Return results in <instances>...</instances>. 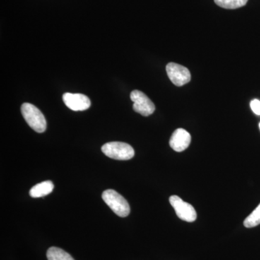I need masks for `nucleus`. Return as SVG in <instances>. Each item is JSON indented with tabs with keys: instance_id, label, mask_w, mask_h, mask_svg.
I'll list each match as a JSON object with an SVG mask.
<instances>
[{
	"instance_id": "10",
	"label": "nucleus",
	"mask_w": 260,
	"mask_h": 260,
	"mask_svg": "<svg viewBox=\"0 0 260 260\" xmlns=\"http://www.w3.org/2000/svg\"><path fill=\"white\" fill-rule=\"evenodd\" d=\"M47 256L48 260H75L68 252L55 246L48 249Z\"/></svg>"
},
{
	"instance_id": "5",
	"label": "nucleus",
	"mask_w": 260,
	"mask_h": 260,
	"mask_svg": "<svg viewBox=\"0 0 260 260\" xmlns=\"http://www.w3.org/2000/svg\"><path fill=\"white\" fill-rule=\"evenodd\" d=\"M133 103V109L135 112L144 116L151 115L155 112V105L153 102L143 92L133 90L130 94Z\"/></svg>"
},
{
	"instance_id": "7",
	"label": "nucleus",
	"mask_w": 260,
	"mask_h": 260,
	"mask_svg": "<svg viewBox=\"0 0 260 260\" xmlns=\"http://www.w3.org/2000/svg\"><path fill=\"white\" fill-rule=\"evenodd\" d=\"M62 99L65 105L75 112L87 110L91 105L89 98L83 94L66 93Z\"/></svg>"
},
{
	"instance_id": "9",
	"label": "nucleus",
	"mask_w": 260,
	"mask_h": 260,
	"mask_svg": "<svg viewBox=\"0 0 260 260\" xmlns=\"http://www.w3.org/2000/svg\"><path fill=\"white\" fill-rule=\"evenodd\" d=\"M54 187V185L52 181H43L32 187L29 194L34 198H42L52 192Z\"/></svg>"
},
{
	"instance_id": "3",
	"label": "nucleus",
	"mask_w": 260,
	"mask_h": 260,
	"mask_svg": "<svg viewBox=\"0 0 260 260\" xmlns=\"http://www.w3.org/2000/svg\"><path fill=\"white\" fill-rule=\"evenodd\" d=\"M103 153L109 158L119 160H130L134 157L135 150L131 145L121 142H111L103 145Z\"/></svg>"
},
{
	"instance_id": "4",
	"label": "nucleus",
	"mask_w": 260,
	"mask_h": 260,
	"mask_svg": "<svg viewBox=\"0 0 260 260\" xmlns=\"http://www.w3.org/2000/svg\"><path fill=\"white\" fill-rule=\"evenodd\" d=\"M169 202L175 210L177 216L181 220L189 222V223L195 221L197 219V213L192 205L183 201L177 195L171 196L169 198Z\"/></svg>"
},
{
	"instance_id": "13",
	"label": "nucleus",
	"mask_w": 260,
	"mask_h": 260,
	"mask_svg": "<svg viewBox=\"0 0 260 260\" xmlns=\"http://www.w3.org/2000/svg\"><path fill=\"white\" fill-rule=\"evenodd\" d=\"M250 107L252 112L256 115H260V101L254 99L250 103Z\"/></svg>"
},
{
	"instance_id": "14",
	"label": "nucleus",
	"mask_w": 260,
	"mask_h": 260,
	"mask_svg": "<svg viewBox=\"0 0 260 260\" xmlns=\"http://www.w3.org/2000/svg\"><path fill=\"white\" fill-rule=\"evenodd\" d=\"M259 129H260V123H259Z\"/></svg>"
},
{
	"instance_id": "12",
	"label": "nucleus",
	"mask_w": 260,
	"mask_h": 260,
	"mask_svg": "<svg viewBox=\"0 0 260 260\" xmlns=\"http://www.w3.org/2000/svg\"><path fill=\"white\" fill-rule=\"evenodd\" d=\"M260 224V204L244 220V225L246 228H253Z\"/></svg>"
},
{
	"instance_id": "8",
	"label": "nucleus",
	"mask_w": 260,
	"mask_h": 260,
	"mask_svg": "<svg viewBox=\"0 0 260 260\" xmlns=\"http://www.w3.org/2000/svg\"><path fill=\"white\" fill-rule=\"evenodd\" d=\"M190 143V134L186 130L179 128L173 133L169 141V145L175 151L182 152L189 146Z\"/></svg>"
},
{
	"instance_id": "2",
	"label": "nucleus",
	"mask_w": 260,
	"mask_h": 260,
	"mask_svg": "<svg viewBox=\"0 0 260 260\" xmlns=\"http://www.w3.org/2000/svg\"><path fill=\"white\" fill-rule=\"evenodd\" d=\"M102 198L106 204L111 208L118 216L124 218L128 216L130 213L129 203L124 197L114 190L107 189L103 192Z\"/></svg>"
},
{
	"instance_id": "1",
	"label": "nucleus",
	"mask_w": 260,
	"mask_h": 260,
	"mask_svg": "<svg viewBox=\"0 0 260 260\" xmlns=\"http://www.w3.org/2000/svg\"><path fill=\"white\" fill-rule=\"evenodd\" d=\"M21 113L30 128L37 133H42L47 129V121L42 112L29 103H24L21 107Z\"/></svg>"
},
{
	"instance_id": "11",
	"label": "nucleus",
	"mask_w": 260,
	"mask_h": 260,
	"mask_svg": "<svg viewBox=\"0 0 260 260\" xmlns=\"http://www.w3.org/2000/svg\"><path fill=\"white\" fill-rule=\"evenodd\" d=\"M215 4L225 9H237L246 5L248 0H214Z\"/></svg>"
},
{
	"instance_id": "6",
	"label": "nucleus",
	"mask_w": 260,
	"mask_h": 260,
	"mask_svg": "<svg viewBox=\"0 0 260 260\" xmlns=\"http://www.w3.org/2000/svg\"><path fill=\"white\" fill-rule=\"evenodd\" d=\"M167 73L169 79L177 86H183L191 80L189 70L177 63H169L167 65Z\"/></svg>"
}]
</instances>
